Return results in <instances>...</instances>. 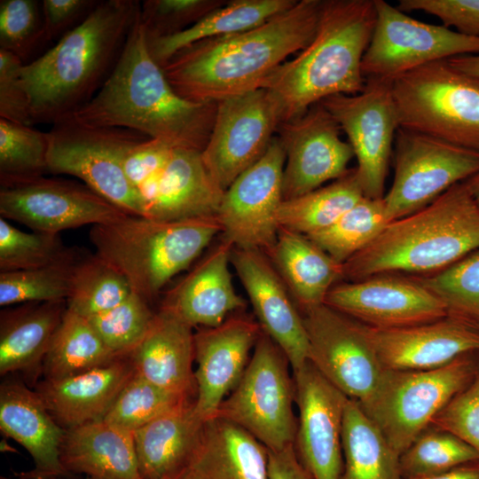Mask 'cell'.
<instances>
[{
	"instance_id": "2",
	"label": "cell",
	"mask_w": 479,
	"mask_h": 479,
	"mask_svg": "<svg viewBox=\"0 0 479 479\" xmlns=\"http://www.w3.org/2000/svg\"><path fill=\"white\" fill-rule=\"evenodd\" d=\"M139 14L100 90L62 120L130 129L173 148L202 152L212 131L217 102L190 101L174 90L148 51Z\"/></svg>"
},
{
	"instance_id": "35",
	"label": "cell",
	"mask_w": 479,
	"mask_h": 479,
	"mask_svg": "<svg viewBox=\"0 0 479 479\" xmlns=\"http://www.w3.org/2000/svg\"><path fill=\"white\" fill-rule=\"evenodd\" d=\"M341 479H403L400 455L359 403L347 398L342 419Z\"/></svg>"
},
{
	"instance_id": "56",
	"label": "cell",
	"mask_w": 479,
	"mask_h": 479,
	"mask_svg": "<svg viewBox=\"0 0 479 479\" xmlns=\"http://www.w3.org/2000/svg\"><path fill=\"white\" fill-rule=\"evenodd\" d=\"M447 61L456 69L479 78V54L458 56Z\"/></svg>"
},
{
	"instance_id": "40",
	"label": "cell",
	"mask_w": 479,
	"mask_h": 479,
	"mask_svg": "<svg viewBox=\"0 0 479 479\" xmlns=\"http://www.w3.org/2000/svg\"><path fill=\"white\" fill-rule=\"evenodd\" d=\"M132 293L119 271L98 255L88 254L76 269L67 305L68 310L90 318L117 306Z\"/></svg>"
},
{
	"instance_id": "10",
	"label": "cell",
	"mask_w": 479,
	"mask_h": 479,
	"mask_svg": "<svg viewBox=\"0 0 479 479\" xmlns=\"http://www.w3.org/2000/svg\"><path fill=\"white\" fill-rule=\"evenodd\" d=\"M289 365L280 348L262 331L241 379L215 417L242 428L269 451L279 452L294 444L297 419Z\"/></svg>"
},
{
	"instance_id": "11",
	"label": "cell",
	"mask_w": 479,
	"mask_h": 479,
	"mask_svg": "<svg viewBox=\"0 0 479 479\" xmlns=\"http://www.w3.org/2000/svg\"><path fill=\"white\" fill-rule=\"evenodd\" d=\"M394 178L383 197L390 222L432 203L479 172V153L399 128L394 142Z\"/></svg>"
},
{
	"instance_id": "5",
	"label": "cell",
	"mask_w": 479,
	"mask_h": 479,
	"mask_svg": "<svg viewBox=\"0 0 479 479\" xmlns=\"http://www.w3.org/2000/svg\"><path fill=\"white\" fill-rule=\"evenodd\" d=\"M479 250V208L466 181L432 203L390 222L342 264L343 280L407 272L429 275Z\"/></svg>"
},
{
	"instance_id": "38",
	"label": "cell",
	"mask_w": 479,
	"mask_h": 479,
	"mask_svg": "<svg viewBox=\"0 0 479 479\" xmlns=\"http://www.w3.org/2000/svg\"><path fill=\"white\" fill-rule=\"evenodd\" d=\"M88 254L75 247L68 255L50 265L0 272V305L67 301L76 269Z\"/></svg>"
},
{
	"instance_id": "3",
	"label": "cell",
	"mask_w": 479,
	"mask_h": 479,
	"mask_svg": "<svg viewBox=\"0 0 479 479\" xmlns=\"http://www.w3.org/2000/svg\"><path fill=\"white\" fill-rule=\"evenodd\" d=\"M140 7L137 0L98 1L54 46L22 66L32 125L53 124L91 100L116 65Z\"/></svg>"
},
{
	"instance_id": "37",
	"label": "cell",
	"mask_w": 479,
	"mask_h": 479,
	"mask_svg": "<svg viewBox=\"0 0 479 479\" xmlns=\"http://www.w3.org/2000/svg\"><path fill=\"white\" fill-rule=\"evenodd\" d=\"M118 356L101 340L90 321L68 310L45 356L44 380H59L106 365Z\"/></svg>"
},
{
	"instance_id": "53",
	"label": "cell",
	"mask_w": 479,
	"mask_h": 479,
	"mask_svg": "<svg viewBox=\"0 0 479 479\" xmlns=\"http://www.w3.org/2000/svg\"><path fill=\"white\" fill-rule=\"evenodd\" d=\"M43 43L66 33L81 23L98 4L94 0H43Z\"/></svg>"
},
{
	"instance_id": "58",
	"label": "cell",
	"mask_w": 479,
	"mask_h": 479,
	"mask_svg": "<svg viewBox=\"0 0 479 479\" xmlns=\"http://www.w3.org/2000/svg\"><path fill=\"white\" fill-rule=\"evenodd\" d=\"M166 479H200L196 474L189 467H185Z\"/></svg>"
},
{
	"instance_id": "6",
	"label": "cell",
	"mask_w": 479,
	"mask_h": 479,
	"mask_svg": "<svg viewBox=\"0 0 479 479\" xmlns=\"http://www.w3.org/2000/svg\"><path fill=\"white\" fill-rule=\"evenodd\" d=\"M221 232L216 216L162 221L126 215L92 226L90 240L96 255L127 279L134 294L150 303Z\"/></svg>"
},
{
	"instance_id": "27",
	"label": "cell",
	"mask_w": 479,
	"mask_h": 479,
	"mask_svg": "<svg viewBox=\"0 0 479 479\" xmlns=\"http://www.w3.org/2000/svg\"><path fill=\"white\" fill-rule=\"evenodd\" d=\"M135 373L130 353L111 362L59 380H43L36 391L66 430L105 418Z\"/></svg>"
},
{
	"instance_id": "36",
	"label": "cell",
	"mask_w": 479,
	"mask_h": 479,
	"mask_svg": "<svg viewBox=\"0 0 479 479\" xmlns=\"http://www.w3.org/2000/svg\"><path fill=\"white\" fill-rule=\"evenodd\" d=\"M364 197L356 168L350 169L326 186L283 200L278 211L279 228L305 236L319 232Z\"/></svg>"
},
{
	"instance_id": "26",
	"label": "cell",
	"mask_w": 479,
	"mask_h": 479,
	"mask_svg": "<svg viewBox=\"0 0 479 479\" xmlns=\"http://www.w3.org/2000/svg\"><path fill=\"white\" fill-rule=\"evenodd\" d=\"M233 247L224 239L165 295L160 308L192 327H215L246 302L233 286L229 265Z\"/></svg>"
},
{
	"instance_id": "31",
	"label": "cell",
	"mask_w": 479,
	"mask_h": 479,
	"mask_svg": "<svg viewBox=\"0 0 479 479\" xmlns=\"http://www.w3.org/2000/svg\"><path fill=\"white\" fill-rule=\"evenodd\" d=\"M67 308V301L28 302L0 315V374L35 381Z\"/></svg>"
},
{
	"instance_id": "23",
	"label": "cell",
	"mask_w": 479,
	"mask_h": 479,
	"mask_svg": "<svg viewBox=\"0 0 479 479\" xmlns=\"http://www.w3.org/2000/svg\"><path fill=\"white\" fill-rule=\"evenodd\" d=\"M363 326L385 369L433 370L479 351V328L450 316L398 328Z\"/></svg>"
},
{
	"instance_id": "52",
	"label": "cell",
	"mask_w": 479,
	"mask_h": 479,
	"mask_svg": "<svg viewBox=\"0 0 479 479\" xmlns=\"http://www.w3.org/2000/svg\"><path fill=\"white\" fill-rule=\"evenodd\" d=\"M174 149L160 140L146 138L130 150L124 161V171L137 191L165 166Z\"/></svg>"
},
{
	"instance_id": "46",
	"label": "cell",
	"mask_w": 479,
	"mask_h": 479,
	"mask_svg": "<svg viewBox=\"0 0 479 479\" xmlns=\"http://www.w3.org/2000/svg\"><path fill=\"white\" fill-rule=\"evenodd\" d=\"M154 314L147 301L132 293L117 306L86 318L114 353L124 355L143 339Z\"/></svg>"
},
{
	"instance_id": "29",
	"label": "cell",
	"mask_w": 479,
	"mask_h": 479,
	"mask_svg": "<svg viewBox=\"0 0 479 479\" xmlns=\"http://www.w3.org/2000/svg\"><path fill=\"white\" fill-rule=\"evenodd\" d=\"M60 459L71 474L90 479H142L133 433L104 420L67 429Z\"/></svg>"
},
{
	"instance_id": "13",
	"label": "cell",
	"mask_w": 479,
	"mask_h": 479,
	"mask_svg": "<svg viewBox=\"0 0 479 479\" xmlns=\"http://www.w3.org/2000/svg\"><path fill=\"white\" fill-rule=\"evenodd\" d=\"M352 147L365 197L381 199L397 130L400 128L392 80L366 78L357 94H337L320 102Z\"/></svg>"
},
{
	"instance_id": "47",
	"label": "cell",
	"mask_w": 479,
	"mask_h": 479,
	"mask_svg": "<svg viewBox=\"0 0 479 479\" xmlns=\"http://www.w3.org/2000/svg\"><path fill=\"white\" fill-rule=\"evenodd\" d=\"M43 43L42 3L35 0L0 1V49L24 64Z\"/></svg>"
},
{
	"instance_id": "59",
	"label": "cell",
	"mask_w": 479,
	"mask_h": 479,
	"mask_svg": "<svg viewBox=\"0 0 479 479\" xmlns=\"http://www.w3.org/2000/svg\"><path fill=\"white\" fill-rule=\"evenodd\" d=\"M0 479H12V478H9V477H6V476H1ZM86 479H90V478H86Z\"/></svg>"
},
{
	"instance_id": "57",
	"label": "cell",
	"mask_w": 479,
	"mask_h": 479,
	"mask_svg": "<svg viewBox=\"0 0 479 479\" xmlns=\"http://www.w3.org/2000/svg\"><path fill=\"white\" fill-rule=\"evenodd\" d=\"M466 183L468 186L473 199L475 200L477 207L479 208V172L466 180Z\"/></svg>"
},
{
	"instance_id": "17",
	"label": "cell",
	"mask_w": 479,
	"mask_h": 479,
	"mask_svg": "<svg viewBox=\"0 0 479 479\" xmlns=\"http://www.w3.org/2000/svg\"><path fill=\"white\" fill-rule=\"evenodd\" d=\"M0 215L34 232L105 224L126 215L86 185L41 177L0 188Z\"/></svg>"
},
{
	"instance_id": "50",
	"label": "cell",
	"mask_w": 479,
	"mask_h": 479,
	"mask_svg": "<svg viewBox=\"0 0 479 479\" xmlns=\"http://www.w3.org/2000/svg\"><path fill=\"white\" fill-rule=\"evenodd\" d=\"M397 8L405 13L420 11L434 15L448 28L479 37V0H400Z\"/></svg>"
},
{
	"instance_id": "32",
	"label": "cell",
	"mask_w": 479,
	"mask_h": 479,
	"mask_svg": "<svg viewBox=\"0 0 479 479\" xmlns=\"http://www.w3.org/2000/svg\"><path fill=\"white\" fill-rule=\"evenodd\" d=\"M301 313L324 304L331 288L343 280L342 264L305 235L279 228L265 254Z\"/></svg>"
},
{
	"instance_id": "16",
	"label": "cell",
	"mask_w": 479,
	"mask_h": 479,
	"mask_svg": "<svg viewBox=\"0 0 479 479\" xmlns=\"http://www.w3.org/2000/svg\"><path fill=\"white\" fill-rule=\"evenodd\" d=\"M279 125L266 90L217 102L209 139L201 152L206 169L225 191L265 153Z\"/></svg>"
},
{
	"instance_id": "15",
	"label": "cell",
	"mask_w": 479,
	"mask_h": 479,
	"mask_svg": "<svg viewBox=\"0 0 479 479\" xmlns=\"http://www.w3.org/2000/svg\"><path fill=\"white\" fill-rule=\"evenodd\" d=\"M286 152L274 137L261 159L224 191L216 218L222 239L233 247L268 254L279 232L278 211L283 199Z\"/></svg>"
},
{
	"instance_id": "45",
	"label": "cell",
	"mask_w": 479,
	"mask_h": 479,
	"mask_svg": "<svg viewBox=\"0 0 479 479\" xmlns=\"http://www.w3.org/2000/svg\"><path fill=\"white\" fill-rule=\"evenodd\" d=\"M73 248L59 234L26 232L0 218V272L50 265L65 258Z\"/></svg>"
},
{
	"instance_id": "43",
	"label": "cell",
	"mask_w": 479,
	"mask_h": 479,
	"mask_svg": "<svg viewBox=\"0 0 479 479\" xmlns=\"http://www.w3.org/2000/svg\"><path fill=\"white\" fill-rule=\"evenodd\" d=\"M479 460V454L455 435L428 427L400 455L403 479L447 471Z\"/></svg>"
},
{
	"instance_id": "18",
	"label": "cell",
	"mask_w": 479,
	"mask_h": 479,
	"mask_svg": "<svg viewBox=\"0 0 479 479\" xmlns=\"http://www.w3.org/2000/svg\"><path fill=\"white\" fill-rule=\"evenodd\" d=\"M341 128L321 103L302 115L278 126L286 152L283 199L290 200L337 180L349 169L354 157L349 142L340 137Z\"/></svg>"
},
{
	"instance_id": "34",
	"label": "cell",
	"mask_w": 479,
	"mask_h": 479,
	"mask_svg": "<svg viewBox=\"0 0 479 479\" xmlns=\"http://www.w3.org/2000/svg\"><path fill=\"white\" fill-rule=\"evenodd\" d=\"M297 0H234L212 10L177 34L147 39L152 58L161 67L179 51L208 38L255 27L292 7Z\"/></svg>"
},
{
	"instance_id": "8",
	"label": "cell",
	"mask_w": 479,
	"mask_h": 479,
	"mask_svg": "<svg viewBox=\"0 0 479 479\" xmlns=\"http://www.w3.org/2000/svg\"><path fill=\"white\" fill-rule=\"evenodd\" d=\"M476 373L468 355L433 370L385 369L373 395L359 404L401 455Z\"/></svg>"
},
{
	"instance_id": "7",
	"label": "cell",
	"mask_w": 479,
	"mask_h": 479,
	"mask_svg": "<svg viewBox=\"0 0 479 479\" xmlns=\"http://www.w3.org/2000/svg\"><path fill=\"white\" fill-rule=\"evenodd\" d=\"M399 126L479 153V78L447 60L392 79Z\"/></svg>"
},
{
	"instance_id": "9",
	"label": "cell",
	"mask_w": 479,
	"mask_h": 479,
	"mask_svg": "<svg viewBox=\"0 0 479 479\" xmlns=\"http://www.w3.org/2000/svg\"><path fill=\"white\" fill-rule=\"evenodd\" d=\"M146 138L130 129L61 120L48 131V172L76 177L128 215L144 216L139 193L125 174L124 161L130 150Z\"/></svg>"
},
{
	"instance_id": "20",
	"label": "cell",
	"mask_w": 479,
	"mask_h": 479,
	"mask_svg": "<svg viewBox=\"0 0 479 479\" xmlns=\"http://www.w3.org/2000/svg\"><path fill=\"white\" fill-rule=\"evenodd\" d=\"M297 430L294 448L312 479H341L342 430L347 397L308 360L293 371Z\"/></svg>"
},
{
	"instance_id": "39",
	"label": "cell",
	"mask_w": 479,
	"mask_h": 479,
	"mask_svg": "<svg viewBox=\"0 0 479 479\" xmlns=\"http://www.w3.org/2000/svg\"><path fill=\"white\" fill-rule=\"evenodd\" d=\"M389 224L383 198H362L328 228L307 236L343 264L370 245Z\"/></svg>"
},
{
	"instance_id": "48",
	"label": "cell",
	"mask_w": 479,
	"mask_h": 479,
	"mask_svg": "<svg viewBox=\"0 0 479 479\" xmlns=\"http://www.w3.org/2000/svg\"><path fill=\"white\" fill-rule=\"evenodd\" d=\"M223 4L216 0H146L139 19L146 38L153 39L183 31Z\"/></svg>"
},
{
	"instance_id": "14",
	"label": "cell",
	"mask_w": 479,
	"mask_h": 479,
	"mask_svg": "<svg viewBox=\"0 0 479 479\" xmlns=\"http://www.w3.org/2000/svg\"><path fill=\"white\" fill-rule=\"evenodd\" d=\"M308 339V360L348 398L366 403L385 368L363 324L326 304L302 313Z\"/></svg>"
},
{
	"instance_id": "42",
	"label": "cell",
	"mask_w": 479,
	"mask_h": 479,
	"mask_svg": "<svg viewBox=\"0 0 479 479\" xmlns=\"http://www.w3.org/2000/svg\"><path fill=\"white\" fill-rule=\"evenodd\" d=\"M414 278L444 303L448 316L479 328V250L440 271Z\"/></svg>"
},
{
	"instance_id": "4",
	"label": "cell",
	"mask_w": 479,
	"mask_h": 479,
	"mask_svg": "<svg viewBox=\"0 0 479 479\" xmlns=\"http://www.w3.org/2000/svg\"><path fill=\"white\" fill-rule=\"evenodd\" d=\"M376 20L374 0H326L315 36L264 80L279 124L337 94L361 92V63Z\"/></svg>"
},
{
	"instance_id": "44",
	"label": "cell",
	"mask_w": 479,
	"mask_h": 479,
	"mask_svg": "<svg viewBox=\"0 0 479 479\" xmlns=\"http://www.w3.org/2000/svg\"><path fill=\"white\" fill-rule=\"evenodd\" d=\"M189 400L195 399L163 389L135 371L103 420L133 433Z\"/></svg>"
},
{
	"instance_id": "33",
	"label": "cell",
	"mask_w": 479,
	"mask_h": 479,
	"mask_svg": "<svg viewBox=\"0 0 479 479\" xmlns=\"http://www.w3.org/2000/svg\"><path fill=\"white\" fill-rule=\"evenodd\" d=\"M189 467L200 479H269V451L238 425L205 421Z\"/></svg>"
},
{
	"instance_id": "22",
	"label": "cell",
	"mask_w": 479,
	"mask_h": 479,
	"mask_svg": "<svg viewBox=\"0 0 479 479\" xmlns=\"http://www.w3.org/2000/svg\"><path fill=\"white\" fill-rule=\"evenodd\" d=\"M232 264L263 331L284 352L293 371L308 361V339L301 311L268 256L233 247Z\"/></svg>"
},
{
	"instance_id": "49",
	"label": "cell",
	"mask_w": 479,
	"mask_h": 479,
	"mask_svg": "<svg viewBox=\"0 0 479 479\" xmlns=\"http://www.w3.org/2000/svg\"><path fill=\"white\" fill-rule=\"evenodd\" d=\"M430 426L455 435L479 454V373L437 413Z\"/></svg>"
},
{
	"instance_id": "41",
	"label": "cell",
	"mask_w": 479,
	"mask_h": 479,
	"mask_svg": "<svg viewBox=\"0 0 479 479\" xmlns=\"http://www.w3.org/2000/svg\"><path fill=\"white\" fill-rule=\"evenodd\" d=\"M48 148V132L0 118L1 186L43 177Z\"/></svg>"
},
{
	"instance_id": "21",
	"label": "cell",
	"mask_w": 479,
	"mask_h": 479,
	"mask_svg": "<svg viewBox=\"0 0 479 479\" xmlns=\"http://www.w3.org/2000/svg\"><path fill=\"white\" fill-rule=\"evenodd\" d=\"M262 329L243 314L230 316L221 325L194 333L195 409L208 420L241 379Z\"/></svg>"
},
{
	"instance_id": "51",
	"label": "cell",
	"mask_w": 479,
	"mask_h": 479,
	"mask_svg": "<svg viewBox=\"0 0 479 479\" xmlns=\"http://www.w3.org/2000/svg\"><path fill=\"white\" fill-rule=\"evenodd\" d=\"M24 62L0 49V118L32 126L27 96L20 71Z\"/></svg>"
},
{
	"instance_id": "30",
	"label": "cell",
	"mask_w": 479,
	"mask_h": 479,
	"mask_svg": "<svg viewBox=\"0 0 479 479\" xmlns=\"http://www.w3.org/2000/svg\"><path fill=\"white\" fill-rule=\"evenodd\" d=\"M186 401L133 432L142 479H166L189 467L205 424Z\"/></svg>"
},
{
	"instance_id": "24",
	"label": "cell",
	"mask_w": 479,
	"mask_h": 479,
	"mask_svg": "<svg viewBox=\"0 0 479 479\" xmlns=\"http://www.w3.org/2000/svg\"><path fill=\"white\" fill-rule=\"evenodd\" d=\"M137 192L144 216L162 221L216 216L224 193L206 169L201 151L189 148H175Z\"/></svg>"
},
{
	"instance_id": "19",
	"label": "cell",
	"mask_w": 479,
	"mask_h": 479,
	"mask_svg": "<svg viewBox=\"0 0 479 479\" xmlns=\"http://www.w3.org/2000/svg\"><path fill=\"white\" fill-rule=\"evenodd\" d=\"M324 304L381 329L420 325L448 316L444 303L414 277L389 274L340 282L328 292Z\"/></svg>"
},
{
	"instance_id": "1",
	"label": "cell",
	"mask_w": 479,
	"mask_h": 479,
	"mask_svg": "<svg viewBox=\"0 0 479 479\" xmlns=\"http://www.w3.org/2000/svg\"><path fill=\"white\" fill-rule=\"evenodd\" d=\"M322 0H299L264 23L194 43L161 68L182 98L218 102L262 88L267 76L316 35Z\"/></svg>"
},
{
	"instance_id": "55",
	"label": "cell",
	"mask_w": 479,
	"mask_h": 479,
	"mask_svg": "<svg viewBox=\"0 0 479 479\" xmlns=\"http://www.w3.org/2000/svg\"><path fill=\"white\" fill-rule=\"evenodd\" d=\"M407 479H479V460L468 462L444 472Z\"/></svg>"
},
{
	"instance_id": "28",
	"label": "cell",
	"mask_w": 479,
	"mask_h": 479,
	"mask_svg": "<svg viewBox=\"0 0 479 479\" xmlns=\"http://www.w3.org/2000/svg\"><path fill=\"white\" fill-rule=\"evenodd\" d=\"M192 328L160 308L143 339L130 352L135 371L163 389L195 399Z\"/></svg>"
},
{
	"instance_id": "54",
	"label": "cell",
	"mask_w": 479,
	"mask_h": 479,
	"mask_svg": "<svg viewBox=\"0 0 479 479\" xmlns=\"http://www.w3.org/2000/svg\"><path fill=\"white\" fill-rule=\"evenodd\" d=\"M269 479H312V477L298 459L292 444L279 452L269 451Z\"/></svg>"
},
{
	"instance_id": "25",
	"label": "cell",
	"mask_w": 479,
	"mask_h": 479,
	"mask_svg": "<svg viewBox=\"0 0 479 479\" xmlns=\"http://www.w3.org/2000/svg\"><path fill=\"white\" fill-rule=\"evenodd\" d=\"M0 429L31 456L34 468L20 479H63L70 474L60 459L66 429L47 409L37 391L9 380L0 387Z\"/></svg>"
},
{
	"instance_id": "12",
	"label": "cell",
	"mask_w": 479,
	"mask_h": 479,
	"mask_svg": "<svg viewBox=\"0 0 479 479\" xmlns=\"http://www.w3.org/2000/svg\"><path fill=\"white\" fill-rule=\"evenodd\" d=\"M376 20L361 69L365 78L394 79L424 65L479 54V37L415 20L385 0H374Z\"/></svg>"
}]
</instances>
